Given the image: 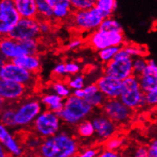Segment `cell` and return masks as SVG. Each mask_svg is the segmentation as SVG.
I'll return each instance as SVG.
<instances>
[{
  "label": "cell",
  "mask_w": 157,
  "mask_h": 157,
  "mask_svg": "<svg viewBox=\"0 0 157 157\" xmlns=\"http://www.w3.org/2000/svg\"><path fill=\"white\" fill-rule=\"evenodd\" d=\"M79 152V143L74 135L60 131L53 137L43 140L38 150L40 157H76Z\"/></svg>",
  "instance_id": "6da1fadb"
},
{
  "label": "cell",
  "mask_w": 157,
  "mask_h": 157,
  "mask_svg": "<svg viewBox=\"0 0 157 157\" xmlns=\"http://www.w3.org/2000/svg\"><path fill=\"white\" fill-rule=\"evenodd\" d=\"M93 110L85 99H78L72 95L66 99L63 109L57 114L63 124L76 127L78 123L91 116Z\"/></svg>",
  "instance_id": "7a4b0ae2"
},
{
  "label": "cell",
  "mask_w": 157,
  "mask_h": 157,
  "mask_svg": "<svg viewBox=\"0 0 157 157\" xmlns=\"http://www.w3.org/2000/svg\"><path fill=\"white\" fill-rule=\"evenodd\" d=\"M104 19L103 14L95 7L89 10L74 11L69 21L72 28L90 34L99 30Z\"/></svg>",
  "instance_id": "3957f363"
},
{
  "label": "cell",
  "mask_w": 157,
  "mask_h": 157,
  "mask_svg": "<svg viewBox=\"0 0 157 157\" xmlns=\"http://www.w3.org/2000/svg\"><path fill=\"white\" fill-rule=\"evenodd\" d=\"M41 100L37 98H28L21 100L15 106V128L31 127L35 119L43 111Z\"/></svg>",
  "instance_id": "277c9868"
},
{
  "label": "cell",
  "mask_w": 157,
  "mask_h": 157,
  "mask_svg": "<svg viewBox=\"0 0 157 157\" xmlns=\"http://www.w3.org/2000/svg\"><path fill=\"white\" fill-rule=\"evenodd\" d=\"M122 84V91L119 99L126 106L132 110L147 106L145 93L140 87L138 77L132 75L123 81Z\"/></svg>",
  "instance_id": "5b68a950"
},
{
  "label": "cell",
  "mask_w": 157,
  "mask_h": 157,
  "mask_svg": "<svg viewBox=\"0 0 157 157\" xmlns=\"http://www.w3.org/2000/svg\"><path fill=\"white\" fill-rule=\"evenodd\" d=\"M63 121L57 113L44 109L31 126L33 133L44 139L49 138L61 131Z\"/></svg>",
  "instance_id": "8992f818"
},
{
  "label": "cell",
  "mask_w": 157,
  "mask_h": 157,
  "mask_svg": "<svg viewBox=\"0 0 157 157\" xmlns=\"http://www.w3.org/2000/svg\"><path fill=\"white\" fill-rule=\"evenodd\" d=\"M0 78L1 80L19 83L29 88L34 86L36 83L35 74L21 68L13 62H4L2 60H1L0 67Z\"/></svg>",
  "instance_id": "52a82bcc"
},
{
  "label": "cell",
  "mask_w": 157,
  "mask_h": 157,
  "mask_svg": "<svg viewBox=\"0 0 157 157\" xmlns=\"http://www.w3.org/2000/svg\"><path fill=\"white\" fill-rule=\"evenodd\" d=\"M125 38L123 33H111L102 30H96L89 34L87 43L95 51L100 50L111 46L121 47L124 45Z\"/></svg>",
  "instance_id": "ba28073f"
},
{
  "label": "cell",
  "mask_w": 157,
  "mask_h": 157,
  "mask_svg": "<svg viewBox=\"0 0 157 157\" xmlns=\"http://www.w3.org/2000/svg\"><path fill=\"white\" fill-rule=\"evenodd\" d=\"M101 112L112 121L117 124H126L131 120L134 110L126 106L120 99H112L105 101Z\"/></svg>",
  "instance_id": "9c48e42d"
},
{
  "label": "cell",
  "mask_w": 157,
  "mask_h": 157,
  "mask_svg": "<svg viewBox=\"0 0 157 157\" xmlns=\"http://www.w3.org/2000/svg\"><path fill=\"white\" fill-rule=\"evenodd\" d=\"M22 18L16 9L14 0L0 1V34L8 36Z\"/></svg>",
  "instance_id": "30bf717a"
},
{
  "label": "cell",
  "mask_w": 157,
  "mask_h": 157,
  "mask_svg": "<svg viewBox=\"0 0 157 157\" xmlns=\"http://www.w3.org/2000/svg\"><path fill=\"white\" fill-rule=\"evenodd\" d=\"M40 35L39 20L38 18L22 17L9 33V36L18 42H22L27 40L38 39Z\"/></svg>",
  "instance_id": "8fae6325"
},
{
  "label": "cell",
  "mask_w": 157,
  "mask_h": 157,
  "mask_svg": "<svg viewBox=\"0 0 157 157\" xmlns=\"http://www.w3.org/2000/svg\"><path fill=\"white\" fill-rule=\"evenodd\" d=\"M104 75H109L123 81L134 75L133 59L130 57L115 56V59L104 65Z\"/></svg>",
  "instance_id": "7c38bea8"
},
{
  "label": "cell",
  "mask_w": 157,
  "mask_h": 157,
  "mask_svg": "<svg viewBox=\"0 0 157 157\" xmlns=\"http://www.w3.org/2000/svg\"><path fill=\"white\" fill-rule=\"evenodd\" d=\"M91 121L95 131V137L99 142L105 143L111 137L116 135L118 132V124L112 121L102 112L92 115Z\"/></svg>",
  "instance_id": "4fadbf2b"
},
{
  "label": "cell",
  "mask_w": 157,
  "mask_h": 157,
  "mask_svg": "<svg viewBox=\"0 0 157 157\" xmlns=\"http://www.w3.org/2000/svg\"><path fill=\"white\" fill-rule=\"evenodd\" d=\"M28 86L6 80L0 81V97L2 103H14L22 100L28 94Z\"/></svg>",
  "instance_id": "5bb4252c"
},
{
  "label": "cell",
  "mask_w": 157,
  "mask_h": 157,
  "mask_svg": "<svg viewBox=\"0 0 157 157\" xmlns=\"http://www.w3.org/2000/svg\"><path fill=\"white\" fill-rule=\"evenodd\" d=\"M99 90L107 100L119 99L122 91V81L109 75H103L96 81Z\"/></svg>",
  "instance_id": "9a60e30c"
},
{
  "label": "cell",
  "mask_w": 157,
  "mask_h": 157,
  "mask_svg": "<svg viewBox=\"0 0 157 157\" xmlns=\"http://www.w3.org/2000/svg\"><path fill=\"white\" fill-rule=\"evenodd\" d=\"M1 60L4 62H13L18 58L26 55L20 42L10 36H3L0 40Z\"/></svg>",
  "instance_id": "2e32d148"
},
{
  "label": "cell",
  "mask_w": 157,
  "mask_h": 157,
  "mask_svg": "<svg viewBox=\"0 0 157 157\" xmlns=\"http://www.w3.org/2000/svg\"><path fill=\"white\" fill-rule=\"evenodd\" d=\"M0 142L5 150L12 157H21L24 149L22 144L10 131V129L1 124L0 125Z\"/></svg>",
  "instance_id": "e0dca14e"
},
{
  "label": "cell",
  "mask_w": 157,
  "mask_h": 157,
  "mask_svg": "<svg viewBox=\"0 0 157 157\" xmlns=\"http://www.w3.org/2000/svg\"><path fill=\"white\" fill-rule=\"evenodd\" d=\"M138 78L144 93L157 87V62L154 59L148 60L147 68Z\"/></svg>",
  "instance_id": "ac0fdd59"
},
{
  "label": "cell",
  "mask_w": 157,
  "mask_h": 157,
  "mask_svg": "<svg viewBox=\"0 0 157 157\" xmlns=\"http://www.w3.org/2000/svg\"><path fill=\"white\" fill-rule=\"evenodd\" d=\"M84 90L86 93L85 100L87 101V102L91 106H92V108L101 109L103 106L107 99L99 90V87L95 83L86 85L85 86Z\"/></svg>",
  "instance_id": "d6986e66"
},
{
  "label": "cell",
  "mask_w": 157,
  "mask_h": 157,
  "mask_svg": "<svg viewBox=\"0 0 157 157\" xmlns=\"http://www.w3.org/2000/svg\"><path fill=\"white\" fill-rule=\"evenodd\" d=\"M40 100L45 109L50 110L57 113H60L63 109L65 104V100L52 91L43 94Z\"/></svg>",
  "instance_id": "ffe728a7"
},
{
  "label": "cell",
  "mask_w": 157,
  "mask_h": 157,
  "mask_svg": "<svg viewBox=\"0 0 157 157\" xmlns=\"http://www.w3.org/2000/svg\"><path fill=\"white\" fill-rule=\"evenodd\" d=\"M16 9L24 18H38L36 0H14Z\"/></svg>",
  "instance_id": "44dd1931"
},
{
  "label": "cell",
  "mask_w": 157,
  "mask_h": 157,
  "mask_svg": "<svg viewBox=\"0 0 157 157\" xmlns=\"http://www.w3.org/2000/svg\"><path fill=\"white\" fill-rule=\"evenodd\" d=\"M15 65L21 68L36 74L41 68V62L38 55H25L18 58L13 61Z\"/></svg>",
  "instance_id": "7402d4cb"
},
{
  "label": "cell",
  "mask_w": 157,
  "mask_h": 157,
  "mask_svg": "<svg viewBox=\"0 0 157 157\" xmlns=\"http://www.w3.org/2000/svg\"><path fill=\"white\" fill-rule=\"evenodd\" d=\"M71 2L69 0H66L63 2L60 3L54 7V21H63L69 20L73 13Z\"/></svg>",
  "instance_id": "603a6c76"
},
{
  "label": "cell",
  "mask_w": 157,
  "mask_h": 157,
  "mask_svg": "<svg viewBox=\"0 0 157 157\" xmlns=\"http://www.w3.org/2000/svg\"><path fill=\"white\" fill-rule=\"evenodd\" d=\"M14 103L2 104L1 124L9 129L15 128V106Z\"/></svg>",
  "instance_id": "cb8c5ba5"
},
{
  "label": "cell",
  "mask_w": 157,
  "mask_h": 157,
  "mask_svg": "<svg viewBox=\"0 0 157 157\" xmlns=\"http://www.w3.org/2000/svg\"><path fill=\"white\" fill-rule=\"evenodd\" d=\"M76 135L79 138L88 140L95 136V131L91 119L83 120L75 127Z\"/></svg>",
  "instance_id": "d4e9b609"
},
{
  "label": "cell",
  "mask_w": 157,
  "mask_h": 157,
  "mask_svg": "<svg viewBox=\"0 0 157 157\" xmlns=\"http://www.w3.org/2000/svg\"><path fill=\"white\" fill-rule=\"evenodd\" d=\"M38 9V19L54 21V8L47 0H36Z\"/></svg>",
  "instance_id": "484cf974"
},
{
  "label": "cell",
  "mask_w": 157,
  "mask_h": 157,
  "mask_svg": "<svg viewBox=\"0 0 157 157\" xmlns=\"http://www.w3.org/2000/svg\"><path fill=\"white\" fill-rule=\"evenodd\" d=\"M95 7L103 14L105 18L112 16L117 10L118 2L117 0H97Z\"/></svg>",
  "instance_id": "4316f807"
},
{
  "label": "cell",
  "mask_w": 157,
  "mask_h": 157,
  "mask_svg": "<svg viewBox=\"0 0 157 157\" xmlns=\"http://www.w3.org/2000/svg\"><path fill=\"white\" fill-rule=\"evenodd\" d=\"M99 30L111 33H123V27L121 24L112 16L104 19Z\"/></svg>",
  "instance_id": "83f0119b"
},
{
  "label": "cell",
  "mask_w": 157,
  "mask_h": 157,
  "mask_svg": "<svg viewBox=\"0 0 157 157\" xmlns=\"http://www.w3.org/2000/svg\"><path fill=\"white\" fill-rule=\"evenodd\" d=\"M50 90L52 92L55 93L56 94L61 97L64 100L72 96V93H73V90L70 89L67 83L60 81L53 82L51 84Z\"/></svg>",
  "instance_id": "f1b7e54d"
},
{
  "label": "cell",
  "mask_w": 157,
  "mask_h": 157,
  "mask_svg": "<svg viewBox=\"0 0 157 157\" xmlns=\"http://www.w3.org/2000/svg\"><path fill=\"white\" fill-rule=\"evenodd\" d=\"M120 48L121 47H117V46H111V47L106 48L100 50L98 52V56H99V60L105 64L108 63L111 61L113 60L116 56L117 53L119 51Z\"/></svg>",
  "instance_id": "f546056e"
},
{
  "label": "cell",
  "mask_w": 157,
  "mask_h": 157,
  "mask_svg": "<svg viewBox=\"0 0 157 157\" xmlns=\"http://www.w3.org/2000/svg\"><path fill=\"white\" fill-rule=\"evenodd\" d=\"M97 0H71L73 11H84L95 7Z\"/></svg>",
  "instance_id": "4dcf8cb0"
},
{
  "label": "cell",
  "mask_w": 157,
  "mask_h": 157,
  "mask_svg": "<svg viewBox=\"0 0 157 157\" xmlns=\"http://www.w3.org/2000/svg\"><path fill=\"white\" fill-rule=\"evenodd\" d=\"M148 65V60L144 56H139L133 59V71L134 75L139 77L143 73Z\"/></svg>",
  "instance_id": "1f68e13d"
},
{
  "label": "cell",
  "mask_w": 157,
  "mask_h": 157,
  "mask_svg": "<svg viewBox=\"0 0 157 157\" xmlns=\"http://www.w3.org/2000/svg\"><path fill=\"white\" fill-rule=\"evenodd\" d=\"M67 84L70 87L72 90L78 89H84L86 86V78L85 76L82 74L71 76L67 81Z\"/></svg>",
  "instance_id": "d6a6232c"
},
{
  "label": "cell",
  "mask_w": 157,
  "mask_h": 157,
  "mask_svg": "<svg viewBox=\"0 0 157 157\" xmlns=\"http://www.w3.org/2000/svg\"><path fill=\"white\" fill-rule=\"evenodd\" d=\"M43 142V139L35 134L34 133L31 134V135L28 136L25 138V142H24V146L28 150H33V151H37L39 150L40 147H41V144Z\"/></svg>",
  "instance_id": "836d02e7"
},
{
  "label": "cell",
  "mask_w": 157,
  "mask_h": 157,
  "mask_svg": "<svg viewBox=\"0 0 157 157\" xmlns=\"http://www.w3.org/2000/svg\"><path fill=\"white\" fill-rule=\"evenodd\" d=\"M26 55H37L39 51V43L38 39L27 40L20 42Z\"/></svg>",
  "instance_id": "e575fe53"
},
{
  "label": "cell",
  "mask_w": 157,
  "mask_h": 157,
  "mask_svg": "<svg viewBox=\"0 0 157 157\" xmlns=\"http://www.w3.org/2000/svg\"><path fill=\"white\" fill-rule=\"evenodd\" d=\"M124 144V139L123 137H118V136H114L111 137L108 140L104 143V147L105 149L113 151H117L119 150Z\"/></svg>",
  "instance_id": "d590c367"
},
{
  "label": "cell",
  "mask_w": 157,
  "mask_h": 157,
  "mask_svg": "<svg viewBox=\"0 0 157 157\" xmlns=\"http://www.w3.org/2000/svg\"><path fill=\"white\" fill-rule=\"evenodd\" d=\"M124 48L130 57L132 59L139 56H144L147 54L145 47L138 45H124Z\"/></svg>",
  "instance_id": "8d00e7d4"
},
{
  "label": "cell",
  "mask_w": 157,
  "mask_h": 157,
  "mask_svg": "<svg viewBox=\"0 0 157 157\" xmlns=\"http://www.w3.org/2000/svg\"><path fill=\"white\" fill-rule=\"evenodd\" d=\"M65 64L66 71L67 75L74 76V75L80 74V71H81V65L77 62L70 61V62H65Z\"/></svg>",
  "instance_id": "74e56055"
},
{
  "label": "cell",
  "mask_w": 157,
  "mask_h": 157,
  "mask_svg": "<svg viewBox=\"0 0 157 157\" xmlns=\"http://www.w3.org/2000/svg\"><path fill=\"white\" fill-rule=\"evenodd\" d=\"M145 102L147 106H157V87L145 93Z\"/></svg>",
  "instance_id": "f35d334b"
},
{
  "label": "cell",
  "mask_w": 157,
  "mask_h": 157,
  "mask_svg": "<svg viewBox=\"0 0 157 157\" xmlns=\"http://www.w3.org/2000/svg\"><path fill=\"white\" fill-rule=\"evenodd\" d=\"M100 150L95 147H88L78 152L76 157H97Z\"/></svg>",
  "instance_id": "ab89813d"
},
{
  "label": "cell",
  "mask_w": 157,
  "mask_h": 157,
  "mask_svg": "<svg viewBox=\"0 0 157 157\" xmlns=\"http://www.w3.org/2000/svg\"><path fill=\"white\" fill-rule=\"evenodd\" d=\"M39 20V19H38ZM39 29L41 34L47 35L52 30L51 21L47 20H39Z\"/></svg>",
  "instance_id": "60d3db41"
},
{
  "label": "cell",
  "mask_w": 157,
  "mask_h": 157,
  "mask_svg": "<svg viewBox=\"0 0 157 157\" xmlns=\"http://www.w3.org/2000/svg\"><path fill=\"white\" fill-rule=\"evenodd\" d=\"M53 74L57 77H64L66 75L65 62H59L53 68Z\"/></svg>",
  "instance_id": "b9f144b4"
},
{
  "label": "cell",
  "mask_w": 157,
  "mask_h": 157,
  "mask_svg": "<svg viewBox=\"0 0 157 157\" xmlns=\"http://www.w3.org/2000/svg\"><path fill=\"white\" fill-rule=\"evenodd\" d=\"M83 44V41L82 39L79 38H74V39H72L69 41L68 43L66 44V47L68 50H76V49H79Z\"/></svg>",
  "instance_id": "7bdbcfd3"
},
{
  "label": "cell",
  "mask_w": 157,
  "mask_h": 157,
  "mask_svg": "<svg viewBox=\"0 0 157 157\" xmlns=\"http://www.w3.org/2000/svg\"><path fill=\"white\" fill-rule=\"evenodd\" d=\"M133 157H149L148 147L144 145L138 146L134 151Z\"/></svg>",
  "instance_id": "ee69618b"
},
{
  "label": "cell",
  "mask_w": 157,
  "mask_h": 157,
  "mask_svg": "<svg viewBox=\"0 0 157 157\" xmlns=\"http://www.w3.org/2000/svg\"><path fill=\"white\" fill-rule=\"evenodd\" d=\"M149 157H157V137L151 140L148 146Z\"/></svg>",
  "instance_id": "f6af8a7d"
},
{
  "label": "cell",
  "mask_w": 157,
  "mask_h": 157,
  "mask_svg": "<svg viewBox=\"0 0 157 157\" xmlns=\"http://www.w3.org/2000/svg\"><path fill=\"white\" fill-rule=\"evenodd\" d=\"M97 157H121L117 151L107 150L104 148L103 150H100Z\"/></svg>",
  "instance_id": "bcb514c9"
},
{
  "label": "cell",
  "mask_w": 157,
  "mask_h": 157,
  "mask_svg": "<svg viewBox=\"0 0 157 157\" xmlns=\"http://www.w3.org/2000/svg\"><path fill=\"white\" fill-rule=\"evenodd\" d=\"M72 95L77 97L78 99H85V97H86V93H85L84 89L75 90H73Z\"/></svg>",
  "instance_id": "7dc6e473"
},
{
  "label": "cell",
  "mask_w": 157,
  "mask_h": 157,
  "mask_svg": "<svg viewBox=\"0 0 157 157\" xmlns=\"http://www.w3.org/2000/svg\"><path fill=\"white\" fill-rule=\"evenodd\" d=\"M47 1L48 2V3L54 8L56 6H57L58 4H60V3L63 2L66 0H47Z\"/></svg>",
  "instance_id": "c3c4849f"
},
{
  "label": "cell",
  "mask_w": 157,
  "mask_h": 157,
  "mask_svg": "<svg viewBox=\"0 0 157 157\" xmlns=\"http://www.w3.org/2000/svg\"><path fill=\"white\" fill-rule=\"evenodd\" d=\"M0 157H11L9 153L5 150V148L2 146L0 147Z\"/></svg>",
  "instance_id": "681fc988"
},
{
  "label": "cell",
  "mask_w": 157,
  "mask_h": 157,
  "mask_svg": "<svg viewBox=\"0 0 157 157\" xmlns=\"http://www.w3.org/2000/svg\"><path fill=\"white\" fill-rule=\"evenodd\" d=\"M69 1H71V0H69Z\"/></svg>",
  "instance_id": "f907efd6"
}]
</instances>
